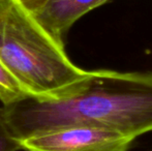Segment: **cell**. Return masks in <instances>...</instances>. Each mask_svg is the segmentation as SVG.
Here are the masks:
<instances>
[{
  "label": "cell",
  "instance_id": "obj_7",
  "mask_svg": "<svg viewBox=\"0 0 152 151\" xmlns=\"http://www.w3.org/2000/svg\"><path fill=\"white\" fill-rule=\"evenodd\" d=\"M23 4L24 7H26L31 14L35 12L37 9H39L42 5L47 2V0H19Z\"/></svg>",
  "mask_w": 152,
  "mask_h": 151
},
{
  "label": "cell",
  "instance_id": "obj_5",
  "mask_svg": "<svg viewBox=\"0 0 152 151\" xmlns=\"http://www.w3.org/2000/svg\"><path fill=\"white\" fill-rule=\"evenodd\" d=\"M28 96L19 81L0 61V101L3 106L12 105Z\"/></svg>",
  "mask_w": 152,
  "mask_h": 151
},
{
  "label": "cell",
  "instance_id": "obj_6",
  "mask_svg": "<svg viewBox=\"0 0 152 151\" xmlns=\"http://www.w3.org/2000/svg\"><path fill=\"white\" fill-rule=\"evenodd\" d=\"M20 140L16 137L6 118L4 107L0 108V151L21 150Z\"/></svg>",
  "mask_w": 152,
  "mask_h": 151
},
{
  "label": "cell",
  "instance_id": "obj_4",
  "mask_svg": "<svg viewBox=\"0 0 152 151\" xmlns=\"http://www.w3.org/2000/svg\"><path fill=\"white\" fill-rule=\"evenodd\" d=\"M109 1L111 0H47L32 15L51 35L63 42L79 19Z\"/></svg>",
  "mask_w": 152,
  "mask_h": 151
},
{
  "label": "cell",
  "instance_id": "obj_8",
  "mask_svg": "<svg viewBox=\"0 0 152 151\" xmlns=\"http://www.w3.org/2000/svg\"><path fill=\"white\" fill-rule=\"evenodd\" d=\"M151 151H152V150H151Z\"/></svg>",
  "mask_w": 152,
  "mask_h": 151
},
{
  "label": "cell",
  "instance_id": "obj_1",
  "mask_svg": "<svg viewBox=\"0 0 152 151\" xmlns=\"http://www.w3.org/2000/svg\"><path fill=\"white\" fill-rule=\"evenodd\" d=\"M3 107L19 140L72 125L99 127L137 139L152 131V71H90L65 97L28 96Z\"/></svg>",
  "mask_w": 152,
  "mask_h": 151
},
{
  "label": "cell",
  "instance_id": "obj_3",
  "mask_svg": "<svg viewBox=\"0 0 152 151\" xmlns=\"http://www.w3.org/2000/svg\"><path fill=\"white\" fill-rule=\"evenodd\" d=\"M134 138L89 125L40 131L20 139L27 151H128Z\"/></svg>",
  "mask_w": 152,
  "mask_h": 151
},
{
  "label": "cell",
  "instance_id": "obj_2",
  "mask_svg": "<svg viewBox=\"0 0 152 151\" xmlns=\"http://www.w3.org/2000/svg\"><path fill=\"white\" fill-rule=\"evenodd\" d=\"M0 61L38 99L67 96L90 75L19 0H0Z\"/></svg>",
  "mask_w": 152,
  "mask_h": 151
}]
</instances>
